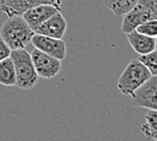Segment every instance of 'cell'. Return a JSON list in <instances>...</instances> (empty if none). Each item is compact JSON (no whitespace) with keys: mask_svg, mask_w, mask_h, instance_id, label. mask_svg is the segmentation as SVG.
I'll return each mask as SVG.
<instances>
[{"mask_svg":"<svg viewBox=\"0 0 157 141\" xmlns=\"http://www.w3.org/2000/svg\"><path fill=\"white\" fill-rule=\"evenodd\" d=\"M103 4L115 16H123L137 4V0H103Z\"/></svg>","mask_w":157,"mask_h":141,"instance_id":"5bb4252c","label":"cell"},{"mask_svg":"<svg viewBox=\"0 0 157 141\" xmlns=\"http://www.w3.org/2000/svg\"><path fill=\"white\" fill-rule=\"evenodd\" d=\"M141 132L146 140L157 141V110L148 109L145 114V123L141 125Z\"/></svg>","mask_w":157,"mask_h":141,"instance_id":"4fadbf2b","label":"cell"},{"mask_svg":"<svg viewBox=\"0 0 157 141\" xmlns=\"http://www.w3.org/2000/svg\"><path fill=\"white\" fill-rule=\"evenodd\" d=\"M130 97L134 107L157 110V76L152 75Z\"/></svg>","mask_w":157,"mask_h":141,"instance_id":"277c9868","label":"cell"},{"mask_svg":"<svg viewBox=\"0 0 157 141\" xmlns=\"http://www.w3.org/2000/svg\"><path fill=\"white\" fill-rule=\"evenodd\" d=\"M136 31L146 34V36H150V37H157V18H151V20H147L146 22H144L142 25H140Z\"/></svg>","mask_w":157,"mask_h":141,"instance_id":"2e32d148","label":"cell"},{"mask_svg":"<svg viewBox=\"0 0 157 141\" xmlns=\"http://www.w3.org/2000/svg\"><path fill=\"white\" fill-rule=\"evenodd\" d=\"M31 43L34 48L59 60H63L66 56V43L61 38H52L34 33L31 38Z\"/></svg>","mask_w":157,"mask_h":141,"instance_id":"8992f818","label":"cell"},{"mask_svg":"<svg viewBox=\"0 0 157 141\" xmlns=\"http://www.w3.org/2000/svg\"><path fill=\"white\" fill-rule=\"evenodd\" d=\"M0 1H2V0H0Z\"/></svg>","mask_w":157,"mask_h":141,"instance_id":"ffe728a7","label":"cell"},{"mask_svg":"<svg viewBox=\"0 0 157 141\" xmlns=\"http://www.w3.org/2000/svg\"><path fill=\"white\" fill-rule=\"evenodd\" d=\"M15 72H16V86L22 90H31L38 82L39 76L32 63L31 54L25 49H13L10 53Z\"/></svg>","mask_w":157,"mask_h":141,"instance_id":"7a4b0ae2","label":"cell"},{"mask_svg":"<svg viewBox=\"0 0 157 141\" xmlns=\"http://www.w3.org/2000/svg\"><path fill=\"white\" fill-rule=\"evenodd\" d=\"M152 75L150 74L148 69L139 59H132L129 61L120 77L118 78L117 87L123 94L131 96L134 91L137 90Z\"/></svg>","mask_w":157,"mask_h":141,"instance_id":"3957f363","label":"cell"},{"mask_svg":"<svg viewBox=\"0 0 157 141\" xmlns=\"http://www.w3.org/2000/svg\"><path fill=\"white\" fill-rule=\"evenodd\" d=\"M156 49H157V37H156Z\"/></svg>","mask_w":157,"mask_h":141,"instance_id":"d6986e66","label":"cell"},{"mask_svg":"<svg viewBox=\"0 0 157 141\" xmlns=\"http://www.w3.org/2000/svg\"><path fill=\"white\" fill-rule=\"evenodd\" d=\"M31 58H32V63L33 66L36 69V72L39 77L43 78H53L55 77L60 70H61V60L50 56L43 51H40L39 49L34 48L32 50Z\"/></svg>","mask_w":157,"mask_h":141,"instance_id":"5b68a950","label":"cell"},{"mask_svg":"<svg viewBox=\"0 0 157 141\" xmlns=\"http://www.w3.org/2000/svg\"><path fill=\"white\" fill-rule=\"evenodd\" d=\"M137 4L148 11L151 18H157V0H137Z\"/></svg>","mask_w":157,"mask_h":141,"instance_id":"e0dca14e","label":"cell"},{"mask_svg":"<svg viewBox=\"0 0 157 141\" xmlns=\"http://www.w3.org/2000/svg\"><path fill=\"white\" fill-rule=\"evenodd\" d=\"M125 36H126V39L130 43L131 48L139 55L147 54L156 49V38L155 37L146 36L136 29H134L129 33H125Z\"/></svg>","mask_w":157,"mask_h":141,"instance_id":"8fae6325","label":"cell"},{"mask_svg":"<svg viewBox=\"0 0 157 141\" xmlns=\"http://www.w3.org/2000/svg\"><path fill=\"white\" fill-rule=\"evenodd\" d=\"M10 53H11V49L7 47V44L0 37V61L4 60L5 58H9L10 56Z\"/></svg>","mask_w":157,"mask_h":141,"instance_id":"ac0fdd59","label":"cell"},{"mask_svg":"<svg viewBox=\"0 0 157 141\" xmlns=\"http://www.w3.org/2000/svg\"><path fill=\"white\" fill-rule=\"evenodd\" d=\"M0 85L5 87L16 86V72L10 56L0 61Z\"/></svg>","mask_w":157,"mask_h":141,"instance_id":"7c38bea8","label":"cell"},{"mask_svg":"<svg viewBox=\"0 0 157 141\" xmlns=\"http://www.w3.org/2000/svg\"><path fill=\"white\" fill-rule=\"evenodd\" d=\"M33 34V29L27 25L21 15L7 17L0 27V37L11 50L26 48Z\"/></svg>","mask_w":157,"mask_h":141,"instance_id":"6da1fadb","label":"cell"},{"mask_svg":"<svg viewBox=\"0 0 157 141\" xmlns=\"http://www.w3.org/2000/svg\"><path fill=\"white\" fill-rule=\"evenodd\" d=\"M137 59L148 69L151 75L157 76V49H155L147 54L140 55V58H137Z\"/></svg>","mask_w":157,"mask_h":141,"instance_id":"9a60e30c","label":"cell"},{"mask_svg":"<svg viewBox=\"0 0 157 141\" xmlns=\"http://www.w3.org/2000/svg\"><path fill=\"white\" fill-rule=\"evenodd\" d=\"M67 28V22L60 11L52 15L44 22H42L34 31V33L48 36L52 38H63Z\"/></svg>","mask_w":157,"mask_h":141,"instance_id":"ba28073f","label":"cell"},{"mask_svg":"<svg viewBox=\"0 0 157 141\" xmlns=\"http://www.w3.org/2000/svg\"><path fill=\"white\" fill-rule=\"evenodd\" d=\"M58 11H60L59 7L54 6V5H49V4H42V5H37L33 7L27 9L25 12H22V18L27 22V25L33 29V32L36 31V28L44 22L47 18H49L52 15L56 13Z\"/></svg>","mask_w":157,"mask_h":141,"instance_id":"9c48e42d","label":"cell"},{"mask_svg":"<svg viewBox=\"0 0 157 141\" xmlns=\"http://www.w3.org/2000/svg\"><path fill=\"white\" fill-rule=\"evenodd\" d=\"M42 4L54 5L60 9L61 0H2L0 5V10L7 17H11L15 15H22V12H25L27 9Z\"/></svg>","mask_w":157,"mask_h":141,"instance_id":"52a82bcc","label":"cell"},{"mask_svg":"<svg viewBox=\"0 0 157 141\" xmlns=\"http://www.w3.org/2000/svg\"><path fill=\"white\" fill-rule=\"evenodd\" d=\"M147 20H151V15L148 13V11L140 4H136L132 9H130L128 12L123 15L121 31L123 33H129L136 29L140 25H142Z\"/></svg>","mask_w":157,"mask_h":141,"instance_id":"30bf717a","label":"cell"}]
</instances>
